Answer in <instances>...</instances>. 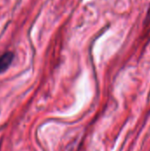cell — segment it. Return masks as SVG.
<instances>
[{
	"mask_svg": "<svg viewBox=\"0 0 150 151\" xmlns=\"http://www.w3.org/2000/svg\"><path fill=\"white\" fill-rule=\"evenodd\" d=\"M14 54L11 51H6L0 55V73L4 72L12 63Z\"/></svg>",
	"mask_w": 150,
	"mask_h": 151,
	"instance_id": "cell-1",
	"label": "cell"
}]
</instances>
